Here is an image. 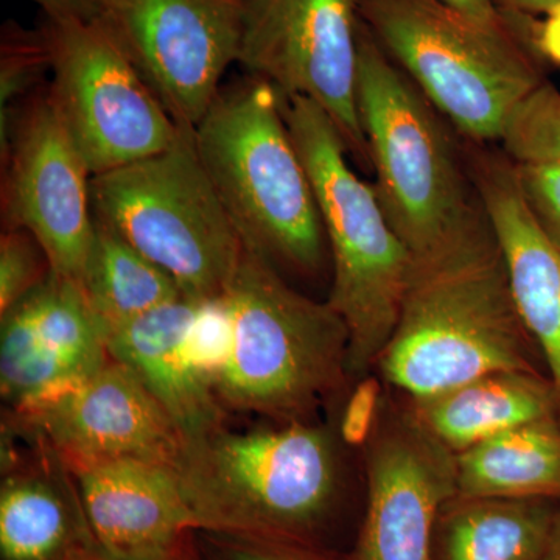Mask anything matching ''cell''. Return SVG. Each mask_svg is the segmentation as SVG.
Returning <instances> with one entry per match:
<instances>
[{
  "label": "cell",
  "instance_id": "cell-1",
  "mask_svg": "<svg viewBox=\"0 0 560 560\" xmlns=\"http://www.w3.org/2000/svg\"><path fill=\"white\" fill-rule=\"evenodd\" d=\"M493 232L412 260L399 318L375 361L407 400L500 371L539 372ZM539 352V350H537Z\"/></svg>",
  "mask_w": 560,
  "mask_h": 560
},
{
  "label": "cell",
  "instance_id": "cell-32",
  "mask_svg": "<svg viewBox=\"0 0 560 560\" xmlns=\"http://www.w3.org/2000/svg\"><path fill=\"white\" fill-rule=\"evenodd\" d=\"M545 16L534 36V44L544 57L560 66V3L547 11Z\"/></svg>",
  "mask_w": 560,
  "mask_h": 560
},
{
  "label": "cell",
  "instance_id": "cell-24",
  "mask_svg": "<svg viewBox=\"0 0 560 560\" xmlns=\"http://www.w3.org/2000/svg\"><path fill=\"white\" fill-rule=\"evenodd\" d=\"M514 164L560 167V91L544 83L515 108L500 140Z\"/></svg>",
  "mask_w": 560,
  "mask_h": 560
},
{
  "label": "cell",
  "instance_id": "cell-5",
  "mask_svg": "<svg viewBox=\"0 0 560 560\" xmlns=\"http://www.w3.org/2000/svg\"><path fill=\"white\" fill-rule=\"evenodd\" d=\"M230 349L217 382L223 408L275 422L313 420L349 377V331L329 302L313 301L243 245L224 291Z\"/></svg>",
  "mask_w": 560,
  "mask_h": 560
},
{
  "label": "cell",
  "instance_id": "cell-29",
  "mask_svg": "<svg viewBox=\"0 0 560 560\" xmlns=\"http://www.w3.org/2000/svg\"><path fill=\"white\" fill-rule=\"evenodd\" d=\"M385 404L381 375L366 374L359 378L342 410L338 427L341 441L349 447H366L381 422Z\"/></svg>",
  "mask_w": 560,
  "mask_h": 560
},
{
  "label": "cell",
  "instance_id": "cell-10",
  "mask_svg": "<svg viewBox=\"0 0 560 560\" xmlns=\"http://www.w3.org/2000/svg\"><path fill=\"white\" fill-rule=\"evenodd\" d=\"M360 0H243L238 65L282 97L315 102L370 161L359 113Z\"/></svg>",
  "mask_w": 560,
  "mask_h": 560
},
{
  "label": "cell",
  "instance_id": "cell-7",
  "mask_svg": "<svg viewBox=\"0 0 560 560\" xmlns=\"http://www.w3.org/2000/svg\"><path fill=\"white\" fill-rule=\"evenodd\" d=\"M360 16L427 101L475 143L500 142L515 108L544 83L517 16L471 20L440 0H360Z\"/></svg>",
  "mask_w": 560,
  "mask_h": 560
},
{
  "label": "cell",
  "instance_id": "cell-8",
  "mask_svg": "<svg viewBox=\"0 0 560 560\" xmlns=\"http://www.w3.org/2000/svg\"><path fill=\"white\" fill-rule=\"evenodd\" d=\"M184 130L160 154L91 178L94 217L167 272L183 296L212 302L230 285L243 242Z\"/></svg>",
  "mask_w": 560,
  "mask_h": 560
},
{
  "label": "cell",
  "instance_id": "cell-13",
  "mask_svg": "<svg viewBox=\"0 0 560 560\" xmlns=\"http://www.w3.org/2000/svg\"><path fill=\"white\" fill-rule=\"evenodd\" d=\"M366 458L368 500L350 560H433L442 506L458 493L456 456L410 405L386 400Z\"/></svg>",
  "mask_w": 560,
  "mask_h": 560
},
{
  "label": "cell",
  "instance_id": "cell-34",
  "mask_svg": "<svg viewBox=\"0 0 560 560\" xmlns=\"http://www.w3.org/2000/svg\"><path fill=\"white\" fill-rule=\"evenodd\" d=\"M187 536H189V534H187ZM80 560H186V555H184L183 541V545H180L179 548H176V550L171 552H164V555L145 556V558H120V556L109 555L108 551H105L103 548L98 547Z\"/></svg>",
  "mask_w": 560,
  "mask_h": 560
},
{
  "label": "cell",
  "instance_id": "cell-35",
  "mask_svg": "<svg viewBox=\"0 0 560 560\" xmlns=\"http://www.w3.org/2000/svg\"><path fill=\"white\" fill-rule=\"evenodd\" d=\"M541 560H560V500L558 510H556L555 522L548 540L547 550L544 552Z\"/></svg>",
  "mask_w": 560,
  "mask_h": 560
},
{
  "label": "cell",
  "instance_id": "cell-30",
  "mask_svg": "<svg viewBox=\"0 0 560 560\" xmlns=\"http://www.w3.org/2000/svg\"><path fill=\"white\" fill-rule=\"evenodd\" d=\"M44 16L57 21L80 22V24H108L106 0H32Z\"/></svg>",
  "mask_w": 560,
  "mask_h": 560
},
{
  "label": "cell",
  "instance_id": "cell-26",
  "mask_svg": "<svg viewBox=\"0 0 560 560\" xmlns=\"http://www.w3.org/2000/svg\"><path fill=\"white\" fill-rule=\"evenodd\" d=\"M186 560H334L302 541L195 529L184 540Z\"/></svg>",
  "mask_w": 560,
  "mask_h": 560
},
{
  "label": "cell",
  "instance_id": "cell-2",
  "mask_svg": "<svg viewBox=\"0 0 560 560\" xmlns=\"http://www.w3.org/2000/svg\"><path fill=\"white\" fill-rule=\"evenodd\" d=\"M194 140L243 245L279 271L318 275L326 260V234L278 90L249 73L221 88Z\"/></svg>",
  "mask_w": 560,
  "mask_h": 560
},
{
  "label": "cell",
  "instance_id": "cell-23",
  "mask_svg": "<svg viewBox=\"0 0 560 560\" xmlns=\"http://www.w3.org/2000/svg\"><path fill=\"white\" fill-rule=\"evenodd\" d=\"M80 289L106 338L110 331L183 296L167 272L97 219Z\"/></svg>",
  "mask_w": 560,
  "mask_h": 560
},
{
  "label": "cell",
  "instance_id": "cell-33",
  "mask_svg": "<svg viewBox=\"0 0 560 560\" xmlns=\"http://www.w3.org/2000/svg\"><path fill=\"white\" fill-rule=\"evenodd\" d=\"M504 10L515 14L547 13L560 0H499Z\"/></svg>",
  "mask_w": 560,
  "mask_h": 560
},
{
  "label": "cell",
  "instance_id": "cell-15",
  "mask_svg": "<svg viewBox=\"0 0 560 560\" xmlns=\"http://www.w3.org/2000/svg\"><path fill=\"white\" fill-rule=\"evenodd\" d=\"M109 360L105 330L73 280L50 272L2 313L0 393L13 411L91 377Z\"/></svg>",
  "mask_w": 560,
  "mask_h": 560
},
{
  "label": "cell",
  "instance_id": "cell-16",
  "mask_svg": "<svg viewBox=\"0 0 560 560\" xmlns=\"http://www.w3.org/2000/svg\"><path fill=\"white\" fill-rule=\"evenodd\" d=\"M469 172L503 256L512 301L560 401V250L530 212L506 154L477 151Z\"/></svg>",
  "mask_w": 560,
  "mask_h": 560
},
{
  "label": "cell",
  "instance_id": "cell-31",
  "mask_svg": "<svg viewBox=\"0 0 560 560\" xmlns=\"http://www.w3.org/2000/svg\"><path fill=\"white\" fill-rule=\"evenodd\" d=\"M440 2L466 14L471 20L488 22V24H501L511 20L499 0H440Z\"/></svg>",
  "mask_w": 560,
  "mask_h": 560
},
{
  "label": "cell",
  "instance_id": "cell-3",
  "mask_svg": "<svg viewBox=\"0 0 560 560\" xmlns=\"http://www.w3.org/2000/svg\"><path fill=\"white\" fill-rule=\"evenodd\" d=\"M195 529L313 545L340 493L334 430L313 420L184 442L175 466Z\"/></svg>",
  "mask_w": 560,
  "mask_h": 560
},
{
  "label": "cell",
  "instance_id": "cell-12",
  "mask_svg": "<svg viewBox=\"0 0 560 560\" xmlns=\"http://www.w3.org/2000/svg\"><path fill=\"white\" fill-rule=\"evenodd\" d=\"M2 162L7 230L31 232L51 272L80 285L95 235L92 176L49 90L33 95L14 116Z\"/></svg>",
  "mask_w": 560,
  "mask_h": 560
},
{
  "label": "cell",
  "instance_id": "cell-11",
  "mask_svg": "<svg viewBox=\"0 0 560 560\" xmlns=\"http://www.w3.org/2000/svg\"><path fill=\"white\" fill-rule=\"evenodd\" d=\"M108 27L158 101L195 130L238 61L243 0H106Z\"/></svg>",
  "mask_w": 560,
  "mask_h": 560
},
{
  "label": "cell",
  "instance_id": "cell-6",
  "mask_svg": "<svg viewBox=\"0 0 560 560\" xmlns=\"http://www.w3.org/2000/svg\"><path fill=\"white\" fill-rule=\"evenodd\" d=\"M282 110L330 246L334 279L327 302L348 327L349 377L361 378L375 368L396 327L412 257L374 186L350 167L348 147L330 117L305 97H282Z\"/></svg>",
  "mask_w": 560,
  "mask_h": 560
},
{
  "label": "cell",
  "instance_id": "cell-19",
  "mask_svg": "<svg viewBox=\"0 0 560 560\" xmlns=\"http://www.w3.org/2000/svg\"><path fill=\"white\" fill-rule=\"evenodd\" d=\"M35 463L20 460L0 486V560H80L101 547L75 478L51 448L36 442Z\"/></svg>",
  "mask_w": 560,
  "mask_h": 560
},
{
  "label": "cell",
  "instance_id": "cell-9",
  "mask_svg": "<svg viewBox=\"0 0 560 560\" xmlns=\"http://www.w3.org/2000/svg\"><path fill=\"white\" fill-rule=\"evenodd\" d=\"M51 102L91 176L160 154L178 142L172 119L108 24L44 16Z\"/></svg>",
  "mask_w": 560,
  "mask_h": 560
},
{
  "label": "cell",
  "instance_id": "cell-17",
  "mask_svg": "<svg viewBox=\"0 0 560 560\" xmlns=\"http://www.w3.org/2000/svg\"><path fill=\"white\" fill-rule=\"evenodd\" d=\"M95 540L120 558L179 548L195 530L175 467L121 459L70 470Z\"/></svg>",
  "mask_w": 560,
  "mask_h": 560
},
{
  "label": "cell",
  "instance_id": "cell-25",
  "mask_svg": "<svg viewBox=\"0 0 560 560\" xmlns=\"http://www.w3.org/2000/svg\"><path fill=\"white\" fill-rule=\"evenodd\" d=\"M46 70H50L49 47L43 32L28 31L16 22L3 24L0 38V110H2V151L9 143L11 109Z\"/></svg>",
  "mask_w": 560,
  "mask_h": 560
},
{
  "label": "cell",
  "instance_id": "cell-22",
  "mask_svg": "<svg viewBox=\"0 0 560 560\" xmlns=\"http://www.w3.org/2000/svg\"><path fill=\"white\" fill-rule=\"evenodd\" d=\"M464 497L560 500V420H534L458 453Z\"/></svg>",
  "mask_w": 560,
  "mask_h": 560
},
{
  "label": "cell",
  "instance_id": "cell-20",
  "mask_svg": "<svg viewBox=\"0 0 560 560\" xmlns=\"http://www.w3.org/2000/svg\"><path fill=\"white\" fill-rule=\"evenodd\" d=\"M407 404L431 436L455 455L514 427L560 416L550 378L528 371L490 372Z\"/></svg>",
  "mask_w": 560,
  "mask_h": 560
},
{
  "label": "cell",
  "instance_id": "cell-18",
  "mask_svg": "<svg viewBox=\"0 0 560 560\" xmlns=\"http://www.w3.org/2000/svg\"><path fill=\"white\" fill-rule=\"evenodd\" d=\"M202 304L180 296L106 338L110 359L128 368L160 401L184 442L223 425V405L195 370L187 345Z\"/></svg>",
  "mask_w": 560,
  "mask_h": 560
},
{
  "label": "cell",
  "instance_id": "cell-14",
  "mask_svg": "<svg viewBox=\"0 0 560 560\" xmlns=\"http://www.w3.org/2000/svg\"><path fill=\"white\" fill-rule=\"evenodd\" d=\"M18 431L51 448L69 470L135 459L175 467L184 440L171 416L124 364L13 411Z\"/></svg>",
  "mask_w": 560,
  "mask_h": 560
},
{
  "label": "cell",
  "instance_id": "cell-4",
  "mask_svg": "<svg viewBox=\"0 0 560 560\" xmlns=\"http://www.w3.org/2000/svg\"><path fill=\"white\" fill-rule=\"evenodd\" d=\"M359 113L383 212L412 260L488 230L489 221L433 105L360 24Z\"/></svg>",
  "mask_w": 560,
  "mask_h": 560
},
{
  "label": "cell",
  "instance_id": "cell-21",
  "mask_svg": "<svg viewBox=\"0 0 560 560\" xmlns=\"http://www.w3.org/2000/svg\"><path fill=\"white\" fill-rule=\"evenodd\" d=\"M558 503L456 493L438 518L433 560H541Z\"/></svg>",
  "mask_w": 560,
  "mask_h": 560
},
{
  "label": "cell",
  "instance_id": "cell-28",
  "mask_svg": "<svg viewBox=\"0 0 560 560\" xmlns=\"http://www.w3.org/2000/svg\"><path fill=\"white\" fill-rule=\"evenodd\" d=\"M515 175L530 212L560 250V167L552 164H514Z\"/></svg>",
  "mask_w": 560,
  "mask_h": 560
},
{
  "label": "cell",
  "instance_id": "cell-27",
  "mask_svg": "<svg viewBox=\"0 0 560 560\" xmlns=\"http://www.w3.org/2000/svg\"><path fill=\"white\" fill-rule=\"evenodd\" d=\"M50 272L46 253L31 232H3L0 238V315L31 293Z\"/></svg>",
  "mask_w": 560,
  "mask_h": 560
}]
</instances>
